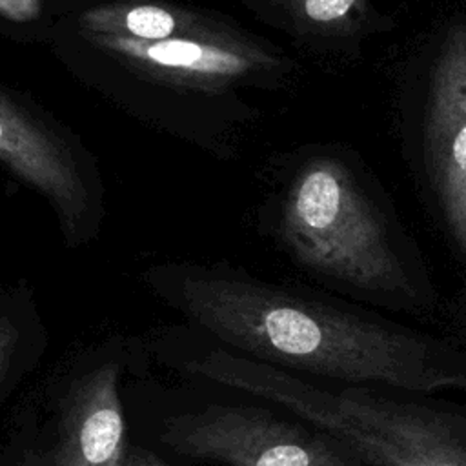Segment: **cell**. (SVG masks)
I'll return each instance as SVG.
<instances>
[{"label": "cell", "instance_id": "6", "mask_svg": "<svg viewBox=\"0 0 466 466\" xmlns=\"http://www.w3.org/2000/svg\"><path fill=\"white\" fill-rule=\"evenodd\" d=\"M126 422L116 390V366L78 379L64 397L56 439L40 466H124Z\"/></svg>", "mask_w": 466, "mask_h": 466}, {"label": "cell", "instance_id": "5", "mask_svg": "<svg viewBox=\"0 0 466 466\" xmlns=\"http://www.w3.org/2000/svg\"><path fill=\"white\" fill-rule=\"evenodd\" d=\"M426 162L450 237L466 255V25L446 33L433 60Z\"/></svg>", "mask_w": 466, "mask_h": 466}, {"label": "cell", "instance_id": "2", "mask_svg": "<svg viewBox=\"0 0 466 466\" xmlns=\"http://www.w3.org/2000/svg\"><path fill=\"white\" fill-rule=\"evenodd\" d=\"M186 370L284 408L364 466H466V404L437 393L313 380L222 350Z\"/></svg>", "mask_w": 466, "mask_h": 466}, {"label": "cell", "instance_id": "3", "mask_svg": "<svg viewBox=\"0 0 466 466\" xmlns=\"http://www.w3.org/2000/svg\"><path fill=\"white\" fill-rule=\"evenodd\" d=\"M282 235L299 262L355 293L397 308L426 304V286L391 244L348 167L333 158H317L297 175Z\"/></svg>", "mask_w": 466, "mask_h": 466}, {"label": "cell", "instance_id": "8", "mask_svg": "<svg viewBox=\"0 0 466 466\" xmlns=\"http://www.w3.org/2000/svg\"><path fill=\"white\" fill-rule=\"evenodd\" d=\"M93 36L104 49L137 62L142 67L169 73L184 82L213 84L235 80L269 62L258 49L211 38L171 36L157 42H140L116 35Z\"/></svg>", "mask_w": 466, "mask_h": 466}, {"label": "cell", "instance_id": "13", "mask_svg": "<svg viewBox=\"0 0 466 466\" xmlns=\"http://www.w3.org/2000/svg\"><path fill=\"white\" fill-rule=\"evenodd\" d=\"M124 466H169L157 453L146 448H127Z\"/></svg>", "mask_w": 466, "mask_h": 466}, {"label": "cell", "instance_id": "12", "mask_svg": "<svg viewBox=\"0 0 466 466\" xmlns=\"http://www.w3.org/2000/svg\"><path fill=\"white\" fill-rule=\"evenodd\" d=\"M38 0H0V13L13 20H25L35 16Z\"/></svg>", "mask_w": 466, "mask_h": 466}, {"label": "cell", "instance_id": "4", "mask_svg": "<svg viewBox=\"0 0 466 466\" xmlns=\"http://www.w3.org/2000/svg\"><path fill=\"white\" fill-rule=\"evenodd\" d=\"M158 439L180 455L224 466H364L328 433L255 406H208L171 417Z\"/></svg>", "mask_w": 466, "mask_h": 466}, {"label": "cell", "instance_id": "10", "mask_svg": "<svg viewBox=\"0 0 466 466\" xmlns=\"http://www.w3.org/2000/svg\"><path fill=\"white\" fill-rule=\"evenodd\" d=\"M297 20L313 27H348L362 15L366 0H280Z\"/></svg>", "mask_w": 466, "mask_h": 466}, {"label": "cell", "instance_id": "9", "mask_svg": "<svg viewBox=\"0 0 466 466\" xmlns=\"http://www.w3.org/2000/svg\"><path fill=\"white\" fill-rule=\"evenodd\" d=\"M178 18L173 11L155 4L98 9L84 18L93 35H116L140 42H157L175 36Z\"/></svg>", "mask_w": 466, "mask_h": 466}, {"label": "cell", "instance_id": "1", "mask_svg": "<svg viewBox=\"0 0 466 466\" xmlns=\"http://www.w3.org/2000/svg\"><path fill=\"white\" fill-rule=\"evenodd\" d=\"M180 308L244 357L333 384L466 391V344L251 280L186 277Z\"/></svg>", "mask_w": 466, "mask_h": 466}, {"label": "cell", "instance_id": "14", "mask_svg": "<svg viewBox=\"0 0 466 466\" xmlns=\"http://www.w3.org/2000/svg\"><path fill=\"white\" fill-rule=\"evenodd\" d=\"M457 331H459V335L455 339L459 342L466 344V300L462 302V306L459 309V315H457Z\"/></svg>", "mask_w": 466, "mask_h": 466}, {"label": "cell", "instance_id": "7", "mask_svg": "<svg viewBox=\"0 0 466 466\" xmlns=\"http://www.w3.org/2000/svg\"><path fill=\"white\" fill-rule=\"evenodd\" d=\"M0 158L46 193L69 229L84 217L87 193L67 149L20 107L0 96Z\"/></svg>", "mask_w": 466, "mask_h": 466}, {"label": "cell", "instance_id": "11", "mask_svg": "<svg viewBox=\"0 0 466 466\" xmlns=\"http://www.w3.org/2000/svg\"><path fill=\"white\" fill-rule=\"evenodd\" d=\"M18 344V331L7 319H0V380L15 355Z\"/></svg>", "mask_w": 466, "mask_h": 466}]
</instances>
